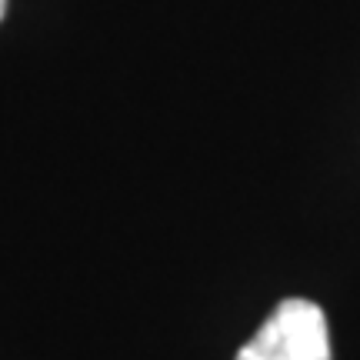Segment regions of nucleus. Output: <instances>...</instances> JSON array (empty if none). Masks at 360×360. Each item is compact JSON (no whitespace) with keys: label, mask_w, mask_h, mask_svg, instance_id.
<instances>
[{"label":"nucleus","mask_w":360,"mask_h":360,"mask_svg":"<svg viewBox=\"0 0 360 360\" xmlns=\"http://www.w3.org/2000/svg\"><path fill=\"white\" fill-rule=\"evenodd\" d=\"M237 360H330L323 310L304 297L277 304L264 327L240 347Z\"/></svg>","instance_id":"nucleus-1"},{"label":"nucleus","mask_w":360,"mask_h":360,"mask_svg":"<svg viewBox=\"0 0 360 360\" xmlns=\"http://www.w3.org/2000/svg\"><path fill=\"white\" fill-rule=\"evenodd\" d=\"M4 11H7V0H0V17H4Z\"/></svg>","instance_id":"nucleus-2"}]
</instances>
